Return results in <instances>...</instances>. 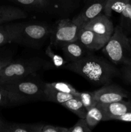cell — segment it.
<instances>
[{
    "label": "cell",
    "instance_id": "cb8c5ba5",
    "mask_svg": "<svg viewBox=\"0 0 131 132\" xmlns=\"http://www.w3.org/2000/svg\"><path fill=\"white\" fill-rule=\"evenodd\" d=\"M92 131L89 127L85 119L80 118L75 125L68 128V132H91Z\"/></svg>",
    "mask_w": 131,
    "mask_h": 132
},
{
    "label": "cell",
    "instance_id": "e0dca14e",
    "mask_svg": "<svg viewBox=\"0 0 131 132\" xmlns=\"http://www.w3.org/2000/svg\"><path fill=\"white\" fill-rule=\"evenodd\" d=\"M15 37L14 23L0 25V46L15 42Z\"/></svg>",
    "mask_w": 131,
    "mask_h": 132
},
{
    "label": "cell",
    "instance_id": "f546056e",
    "mask_svg": "<svg viewBox=\"0 0 131 132\" xmlns=\"http://www.w3.org/2000/svg\"><path fill=\"white\" fill-rule=\"evenodd\" d=\"M6 122H5L0 119V132H5V127H6Z\"/></svg>",
    "mask_w": 131,
    "mask_h": 132
},
{
    "label": "cell",
    "instance_id": "30bf717a",
    "mask_svg": "<svg viewBox=\"0 0 131 132\" xmlns=\"http://www.w3.org/2000/svg\"><path fill=\"white\" fill-rule=\"evenodd\" d=\"M103 113L102 121L115 120L123 113L131 111V101L122 100L110 103H97Z\"/></svg>",
    "mask_w": 131,
    "mask_h": 132
},
{
    "label": "cell",
    "instance_id": "44dd1931",
    "mask_svg": "<svg viewBox=\"0 0 131 132\" xmlns=\"http://www.w3.org/2000/svg\"><path fill=\"white\" fill-rule=\"evenodd\" d=\"M46 55L51 59V62L57 68H64L67 64V61L62 56L57 54L53 51L51 45H50L47 46L45 50Z\"/></svg>",
    "mask_w": 131,
    "mask_h": 132
},
{
    "label": "cell",
    "instance_id": "ffe728a7",
    "mask_svg": "<svg viewBox=\"0 0 131 132\" xmlns=\"http://www.w3.org/2000/svg\"><path fill=\"white\" fill-rule=\"evenodd\" d=\"M76 97H78L80 99L82 104L84 106L85 108L87 111H88L89 110L96 106V104H97V102L95 99L93 92H80L78 91Z\"/></svg>",
    "mask_w": 131,
    "mask_h": 132
},
{
    "label": "cell",
    "instance_id": "5bb4252c",
    "mask_svg": "<svg viewBox=\"0 0 131 132\" xmlns=\"http://www.w3.org/2000/svg\"><path fill=\"white\" fill-rule=\"evenodd\" d=\"M28 15L19 8L11 6H0V24L25 19Z\"/></svg>",
    "mask_w": 131,
    "mask_h": 132
},
{
    "label": "cell",
    "instance_id": "3957f363",
    "mask_svg": "<svg viewBox=\"0 0 131 132\" xmlns=\"http://www.w3.org/2000/svg\"><path fill=\"white\" fill-rule=\"evenodd\" d=\"M50 68H51V65L40 57L12 61L0 71V85L23 79L42 70Z\"/></svg>",
    "mask_w": 131,
    "mask_h": 132
},
{
    "label": "cell",
    "instance_id": "4316f807",
    "mask_svg": "<svg viewBox=\"0 0 131 132\" xmlns=\"http://www.w3.org/2000/svg\"><path fill=\"white\" fill-rule=\"evenodd\" d=\"M115 120L123 121V122H131V111L126 112L121 116L116 117Z\"/></svg>",
    "mask_w": 131,
    "mask_h": 132
},
{
    "label": "cell",
    "instance_id": "d4e9b609",
    "mask_svg": "<svg viewBox=\"0 0 131 132\" xmlns=\"http://www.w3.org/2000/svg\"><path fill=\"white\" fill-rule=\"evenodd\" d=\"M8 104H10V101L7 91L0 86V106H5Z\"/></svg>",
    "mask_w": 131,
    "mask_h": 132
},
{
    "label": "cell",
    "instance_id": "9c48e42d",
    "mask_svg": "<svg viewBox=\"0 0 131 132\" xmlns=\"http://www.w3.org/2000/svg\"><path fill=\"white\" fill-rule=\"evenodd\" d=\"M97 103H110L120 101L128 97V92L117 85L105 84L98 90L93 91Z\"/></svg>",
    "mask_w": 131,
    "mask_h": 132
},
{
    "label": "cell",
    "instance_id": "277c9868",
    "mask_svg": "<svg viewBox=\"0 0 131 132\" xmlns=\"http://www.w3.org/2000/svg\"><path fill=\"white\" fill-rule=\"evenodd\" d=\"M102 51L114 64L131 67V44L120 25L114 28L113 36L102 48Z\"/></svg>",
    "mask_w": 131,
    "mask_h": 132
},
{
    "label": "cell",
    "instance_id": "4dcf8cb0",
    "mask_svg": "<svg viewBox=\"0 0 131 132\" xmlns=\"http://www.w3.org/2000/svg\"><path fill=\"white\" fill-rule=\"evenodd\" d=\"M37 1H38V2L39 3V5H42V4L44 3V0H37Z\"/></svg>",
    "mask_w": 131,
    "mask_h": 132
},
{
    "label": "cell",
    "instance_id": "7402d4cb",
    "mask_svg": "<svg viewBox=\"0 0 131 132\" xmlns=\"http://www.w3.org/2000/svg\"><path fill=\"white\" fill-rule=\"evenodd\" d=\"M49 86L51 87L55 90H58L59 92H62L67 94H73V95L77 96L78 91L76 90L71 85L67 82H53L46 83Z\"/></svg>",
    "mask_w": 131,
    "mask_h": 132
},
{
    "label": "cell",
    "instance_id": "7a4b0ae2",
    "mask_svg": "<svg viewBox=\"0 0 131 132\" xmlns=\"http://www.w3.org/2000/svg\"><path fill=\"white\" fill-rule=\"evenodd\" d=\"M44 85L38 81L23 79L0 86L7 91L10 104L19 105L44 100Z\"/></svg>",
    "mask_w": 131,
    "mask_h": 132
},
{
    "label": "cell",
    "instance_id": "9a60e30c",
    "mask_svg": "<svg viewBox=\"0 0 131 132\" xmlns=\"http://www.w3.org/2000/svg\"><path fill=\"white\" fill-rule=\"evenodd\" d=\"M75 97L73 94H67L55 90L49 86L46 83L44 85V101L53 102V103H62L67 101L69 99Z\"/></svg>",
    "mask_w": 131,
    "mask_h": 132
},
{
    "label": "cell",
    "instance_id": "8992f818",
    "mask_svg": "<svg viewBox=\"0 0 131 132\" xmlns=\"http://www.w3.org/2000/svg\"><path fill=\"white\" fill-rule=\"evenodd\" d=\"M80 27L73 20L63 19L59 21L56 28L52 31L51 44L62 46L65 43L78 41V34Z\"/></svg>",
    "mask_w": 131,
    "mask_h": 132
},
{
    "label": "cell",
    "instance_id": "52a82bcc",
    "mask_svg": "<svg viewBox=\"0 0 131 132\" xmlns=\"http://www.w3.org/2000/svg\"><path fill=\"white\" fill-rule=\"evenodd\" d=\"M105 15L110 17L112 12L121 15V27L126 34L131 32V0H107L104 8Z\"/></svg>",
    "mask_w": 131,
    "mask_h": 132
},
{
    "label": "cell",
    "instance_id": "484cf974",
    "mask_svg": "<svg viewBox=\"0 0 131 132\" xmlns=\"http://www.w3.org/2000/svg\"><path fill=\"white\" fill-rule=\"evenodd\" d=\"M122 76L125 81L131 85V67L123 66L122 68Z\"/></svg>",
    "mask_w": 131,
    "mask_h": 132
},
{
    "label": "cell",
    "instance_id": "7c38bea8",
    "mask_svg": "<svg viewBox=\"0 0 131 132\" xmlns=\"http://www.w3.org/2000/svg\"><path fill=\"white\" fill-rule=\"evenodd\" d=\"M60 47L64 56L67 60L70 62L79 60L91 52L78 41L65 43L60 46Z\"/></svg>",
    "mask_w": 131,
    "mask_h": 132
},
{
    "label": "cell",
    "instance_id": "f1b7e54d",
    "mask_svg": "<svg viewBox=\"0 0 131 132\" xmlns=\"http://www.w3.org/2000/svg\"><path fill=\"white\" fill-rule=\"evenodd\" d=\"M12 61V60L10 58H2V59H0V71L3 68H5L6 66H7L8 64H10Z\"/></svg>",
    "mask_w": 131,
    "mask_h": 132
},
{
    "label": "cell",
    "instance_id": "ac0fdd59",
    "mask_svg": "<svg viewBox=\"0 0 131 132\" xmlns=\"http://www.w3.org/2000/svg\"><path fill=\"white\" fill-rule=\"evenodd\" d=\"M85 119L89 127L92 130L99 122L102 121L103 113L101 110L97 106H95L87 111Z\"/></svg>",
    "mask_w": 131,
    "mask_h": 132
},
{
    "label": "cell",
    "instance_id": "8fae6325",
    "mask_svg": "<svg viewBox=\"0 0 131 132\" xmlns=\"http://www.w3.org/2000/svg\"><path fill=\"white\" fill-rule=\"evenodd\" d=\"M107 1V0H102L92 3L72 20L81 28L89 21L101 14V12L104 10Z\"/></svg>",
    "mask_w": 131,
    "mask_h": 132
},
{
    "label": "cell",
    "instance_id": "6da1fadb",
    "mask_svg": "<svg viewBox=\"0 0 131 132\" xmlns=\"http://www.w3.org/2000/svg\"><path fill=\"white\" fill-rule=\"evenodd\" d=\"M64 68L97 85L110 83L112 79L119 74L118 70L114 66L90 53L79 60L67 63Z\"/></svg>",
    "mask_w": 131,
    "mask_h": 132
},
{
    "label": "cell",
    "instance_id": "4fadbf2b",
    "mask_svg": "<svg viewBox=\"0 0 131 132\" xmlns=\"http://www.w3.org/2000/svg\"><path fill=\"white\" fill-rule=\"evenodd\" d=\"M78 41L89 51H97L104 47L98 37L92 30L84 27L80 28Z\"/></svg>",
    "mask_w": 131,
    "mask_h": 132
},
{
    "label": "cell",
    "instance_id": "ba28073f",
    "mask_svg": "<svg viewBox=\"0 0 131 132\" xmlns=\"http://www.w3.org/2000/svg\"><path fill=\"white\" fill-rule=\"evenodd\" d=\"M82 27L92 30L98 37L104 46L110 39L114 31L112 21L109 16L104 14H100Z\"/></svg>",
    "mask_w": 131,
    "mask_h": 132
},
{
    "label": "cell",
    "instance_id": "1f68e13d",
    "mask_svg": "<svg viewBox=\"0 0 131 132\" xmlns=\"http://www.w3.org/2000/svg\"><path fill=\"white\" fill-rule=\"evenodd\" d=\"M129 39H130V44H131V38Z\"/></svg>",
    "mask_w": 131,
    "mask_h": 132
},
{
    "label": "cell",
    "instance_id": "d6986e66",
    "mask_svg": "<svg viewBox=\"0 0 131 132\" xmlns=\"http://www.w3.org/2000/svg\"><path fill=\"white\" fill-rule=\"evenodd\" d=\"M32 132H68V128L44 123L30 124Z\"/></svg>",
    "mask_w": 131,
    "mask_h": 132
},
{
    "label": "cell",
    "instance_id": "5b68a950",
    "mask_svg": "<svg viewBox=\"0 0 131 132\" xmlns=\"http://www.w3.org/2000/svg\"><path fill=\"white\" fill-rule=\"evenodd\" d=\"M15 43L29 45H36L47 38L52 30L43 24L14 23Z\"/></svg>",
    "mask_w": 131,
    "mask_h": 132
},
{
    "label": "cell",
    "instance_id": "83f0119b",
    "mask_svg": "<svg viewBox=\"0 0 131 132\" xmlns=\"http://www.w3.org/2000/svg\"><path fill=\"white\" fill-rule=\"evenodd\" d=\"M18 3L24 5H40L37 0H16Z\"/></svg>",
    "mask_w": 131,
    "mask_h": 132
},
{
    "label": "cell",
    "instance_id": "2e32d148",
    "mask_svg": "<svg viewBox=\"0 0 131 132\" xmlns=\"http://www.w3.org/2000/svg\"><path fill=\"white\" fill-rule=\"evenodd\" d=\"M61 105L69 110L79 118L85 119L86 117L87 110L78 97L75 96L69 99L67 101L62 103Z\"/></svg>",
    "mask_w": 131,
    "mask_h": 132
},
{
    "label": "cell",
    "instance_id": "603a6c76",
    "mask_svg": "<svg viewBox=\"0 0 131 132\" xmlns=\"http://www.w3.org/2000/svg\"><path fill=\"white\" fill-rule=\"evenodd\" d=\"M5 132H32L30 124L6 122Z\"/></svg>",
    "mask_w": 131,
    "mask_h": 132
}]
</instances>
